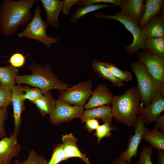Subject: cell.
<instances>
[{"label": "cell", "mask_w": 164, "mask_h": 164, "mask_svg": "<svg viewBox=\"0 0 164 164\" xmlns=\"http://www.w3.org/2000/svg\"><path fill=\"white\" fill-rule=\"evenodd\" d=\"M94 73H97L100 78L108 80L113 85L121 87L123 85L122 81L115 77L110 70L97 60H94L92 62Z\"/></svg>", "instance_id": "cell-22"}, {"label": "cell", "mask_w": 164, "mask_h": 164, "mask_svg": "<svg viewBox=\"0 0 164 164\" xmlns=\"http://www.w3.org/2000/svg\"><path fill=\"white\" fill-rule=\"evenodd\" d=\"M112 164H129L128 162L120 159L119 157H116L113 161Z\"/></svg>", "instance_id": "cell-41"}, {"label": "cell", "mask_w": 164, "mask_h": 164, "mask_svg": "<svg viewBox=\"0 0 164 164\" xmlns=\"http://www.w3.org/2000/svg\"><path fill=\"white\" fill-rule=\"evenodd\" d=\"M68 159L63 150L62 144L56 145L53 150L51 157L47 164H58Z\"/></svg>", "instance_id": "cell-32"}, {"label": "cell", "mask_w": 164, "mask_h": 164, "mask_svg": "<svg viewBox=\"0 0 164 164\" xmlns=\"http://www.w3.org/2000/svg\"><path fill=\"white\" fill-rule=\"evenodd\" d=\"M23 87L20 84L15 85L12 89V104L13 109L14 130V135L18 139L21 124V114L25 109Z\"/></svg>", "instance_id": "cell-13"}, {"label": "cell", "mask_w": 164, "mask_h": 164, "mask_svg": "<svg viewBox=\"0 0 164 164\" xmlns=\"http://www.w3.org/2000/svg\"><path fill=\"white\" fill-rule=\"evenodd\" d=\"M29 69L30 74L17 75L16 83L21 85L25 84L37 87L43 94L47 93L53 89H56L61 92L69 87L68 84L61 81L55 74L49 63L42 67L34 62L30 64Z\"/></svg>", "instance_id": "cell-2"}, {"label": "cell", "mask_w": 164, "mask_h": 164, "mask_svg": "<svg viewBox=\"0 0 164 164\" xmlns=\"http://www.w3.org/2000/svg\"><path fill=\"white\" fill-rule=\"evenodd\" d=\"M155 122L154 128L164 132V115H160Z\"/></svg>", "instance_id": "cell-39"}, {"label": "cell", "mask_w": 164, "mask_h": 164, "mask_svg": "<svg viewBox=\"0 0 164 164\" xmlns=\"http://www.w3.org/2000/svg\"><path fill=\"white\" fill-rule=\"evenodd\" d=\"M91 79L82 81L60 92L58 98L71 105L83 106L92 93Z\"/></svg>", "instance_id": "cell-7"}, {"label": "cell", "mask_w": 164, "mask_h": 164, "mask_svg": "<svg viewBox=\"0 0 164 164\" xmlns=\"http://www.w3.org/2000/svg\"><path fill=\"white\" fill-rule=\"evenodd\" d=\"M133 126L135 133L129 137L128 144L126 150L121 152L119 158L130 164L132 157H135L137 154L138 149L145 133L149 130L145 125L144 121L142 117L137 116Z\"/></svg>", "instance_id": "cell-9"}, {"label": "cell", "mask_w": 164, "mask_h": 164, "mask_svg": "<svg viewBox=\"0 0 164 164\" xmlns=\"http://www.w3.org/2000/svg\"><path fill=\"white\" fill-rule=\"evenodd\" d=\"M153 149L164 150V132L155 128L145 132L143 136Z\"/></svg>", "instance_id": "cell-25"}, {"label": "cell", "mask_w": 164, "mask_h": 164, "mask_svg": "<svg viewBox=\"0 0 164 164\" xmlns=\"http://www.w3.org/2000/svg\"><path fill=\"white\" fill-rule=\"evenodd\" d=\"M79 0H64L62 1V12L68 15L71 8L74 5L78 3Z\"/></svg>", "instance_id": "cell-37"}, {"label": "cell", "mask_w": 164, "mask_h": 164, "mask_svg": "<svg viewBox=\"0 0 164 164\" xmlns=\"http://www.w3.org/2000/svg\"><path fill=\"white\" fill-rule=\"evenodd\" d=\"M102 3L108 4L111 3L119 6L122 9L124 5V0H80L78 3L80 6L84 7L94 4Z\"/></svg>", "instance_id": "cell-34"}, {"label": "cell", "mask_w": 164, "mask_h": 164, "mask_svg": "<svg viewBox=\"0 0 164 164\" xmlns=\"http://www.w3.org/2000/svg\"><path fill=\"white\" fill-rule=\"evenodd\" d=\"M145 1L144 12L138 24L140 28L151 18L156 15H159L164 2L163 0H146Z\"/></svg>", "instance_id": "cell-20"}, {"label": "cell", "mask_w": 164, "mask_h": 164, "mask_svg": "<svg viewBox=\"0 0 164 164\" xmlns=\"http://www.w3.org/2000/svg\"><path fill=\"white\" fill-rule=\"evenodd\" d=\"M113 118L111 108L109 105H106L86 109L84 111L80 121L84 123L87 119H101L104 122L111 123Z\"/></svg>", "instance_id": "cell-18"}, {"label": "cell", "mask_w": 164, "mask_h": 164, "mask_svg": "<svg viewBox=\"0 0 164 164\" xmlns=\"http://www.w3.org/2000/svg\"><path fill=\"white\" fill-rule=\"evenodd\" d=\"M26 61L25 57L22 53L17 52L14 53L10 57L9 62L12 66L18 69L24 66Z\"/></svg>", "instance_id": "cell-35"}, {"label": "cell", "mask_w": 164, "mask_h": 164, "mask_svg": "<svg viewBox=\"0 0 164 164\" xmlns=\"http://www.w3.org/2000/svg\"><path fill=\"white\" fill-rule=\"evenodd\" d=\"M62 141L63 150L68 159L78 158L86 164H91L89 159L79 149L77 145V139L72 133L62 135Z\"/></svg>", "instance_id": "cell-16"}, {"label": "cell", "mask_w": 164, "mask_h": 164, "mask_svg": "<svg viewBox=\"0 0 164 164\" xmlns=\"http://www.w3.org/2000/svg\"><path fill=\"white\" fill-rule=\"evenodd\" d=\"M22 87L24 94L22 97L24 100H28L33 103L43 95L41 91L38 88H30L26 85Z\"/></svg>", "instance_id": "cell-31"}, {"label": "cell", "mask_w": 164, "mask_h": 164, "mask_svg": "<svg viewBox=\"0 0 164 164\" xmlns=\"http://www.w3.org/2000/svg\"><path fill=\"white\" fill-rule=\"evenodd\" d=\"M46 14V22L47 25L57 29L59 26L58 17L62 10V1L61 0H40Z\"/></svg>", "instance_id": "cell-17"}, {"label": "cell", "mask_w": 164, "mask_h": 164, "mask_svg": "<svg viewBox=\"0 0 164 164\" xmlns=\"http://www.w3.org/2000/svg\"><path fill=\"white\" fill-rule=\"evenodd\" d=\"M91 97L84 105V108L89 109L109 105L113 97L106 84H99L92 91Z\"/></svg>", "instance_id": "cell-14"}, {"label": "cell", "mask_w": 164, "mask_h": 164, "mask_svg": "<svg viewBox=\"0 0 164 164\" xmlns=\"http://www.w3.org/2000/svg\"><path fill=\"white\" fill-rule=\"evenodd\" d=\"M56 100L51 93L48 92L43 94L42 96L33 103L35 104L43 116L50 115L55 107Z\"/></svg>", "instance_id": "cell-21"}, {"label": "cell", "mask_w": 164, "mask_h": 164, "mask_svg": "<svg viewBox=\"0 0 164 164\" xmlns=\"http://www.w3.org/2000/svg\"><path fill=\"white\" fill-rule=\"evenodd\" d=\"M164 110V96L159 90L153 96L151 103L147 107L139 106L138 114L143 118L146 125L155 122Z\"/></svg>", "instance_id": "cell-10"}, {"label": "cell", "mask_w": 164, "mask_h": 164, "mask_svg": "<svg viewBox=\"0 0 164 164\" xmlns=\"http://www.w3.org/2000/svg\"><path fill=\"white\" fill-rule=\"evenodd\" d=\"M143 50L164 59V37L145 39Z\"/></svg>", "instance_id": "cell-23"}, {"label": "cell", "mask_w": 164, "mask_h": 164, "mask_svg": "<svg viewBox=\"0 0 164 164\" xmlns=\"http://www.w3.org/2000/svg\"><path fill=\"white\" fill-rule=\"evenodd\" d=\"M8 118L7 107H6L0 109V139L6 135L4 124L5 121Z\"/></svg>", "instance_id": "cell-36"}, {"label": "cell", "mask_w": 164, "mask_h": 164, "mask_svg": "<svg viewBox=\"0 0 164 164\" xmlns=\"http://www.w3.org/2000/svg\"><path fill=\"white\" fill-rule=\"evenodd\" d=\"M38 0H4L0 4L1 34L14 35L20 26L27 25L32 18L30 10Z\"/></svg>", "instance_id": "cell-1"}, {"label": "cell", "mask_w": 164, "mask_h": 164, "mask_svg": "<svg viewBox=\"0 0 164 164\" xmlns=\"http://www.w3.org/2000/svg\"><path fill=\"white\" fill-rule=\"evenodd\" d=\"M19 72L18 69L10 65L0 66V83L12 89L16 83V78Z\"/></svg>", "instance_id": "cell-24"}, {"label": "cell", "mask_w": 164, "mask_h": 164, "mask_svg": "<svg viewBox=\"0 0 164 164\" xmlns=\"http://www.w3.org/2000/svg\"><path fill=\"white\" fill-rule=\"evenodd\" d=\"M159 91L161 94L164 96V82L162 83Z\"/></svg>", "instance_id": "cell-42"}, {"label": "cell", "mask_w": 164, "mask_h": 164, "mask_svg": "<svg viewBox=\"0 0 164 164\" xmlns=\"http://www.w3.org/2000/svg\"><path fill=\"white\" fill-rule=\"evenodd\" d=\"M115 6L105 3H97L82 7H77L76 12L70 17L69 21L72 23H76L79 19L88 13L103 8Z\"/></svg>", "instance_id": "cell-26"}, {"label": "cell", "mask_w": 164, "mask_h": 164, "mask_svg": "<svg viewBox=\"0 0 164 164\" xmlns=\"http://www.w3.org/2000/svg\"><path fill=\"white\" fill-rule=\"evenodd\" d=\"M102 63L114 76L121 81L128 82L132 80V75L129 72L122 70L112 63L102 62Z\"/></svg>", "instance_id": "cell-27"}, {"label": "cell", "mask_w": 164, "mask_h": 164, "mask_svg": "<svg viewBox=\"0 0 164 164\" xmlns=\"http://www.w3.org/2000/svg\"><path fill=\"white\" fill-rule=\"evenodd\" d=\"M85 128L89 132H92L96 130L100 125L98 119H89L85 120Z\"/></svg>", "instance_id": "cell-38"}, {"label": "cell", "mask_w": 164, "mask_h": 164, "mask_svg": "<svg viewBox=\"0 0 164 164\" xmlns=\"http://www.w3.org/2000/svg\"><path fill=\"white\" fill-rule=\"evenodd\" d=\"M94 15L97 18L117 20L122 24L132 33L133 41L131 44L125 47L126 53L132 54L140 49L143 50L145 39L142 35L141 29L137 23L121 10L114 13L112 15H104L99 12L95 13Z\"/></svg>", "instance_id": "cell-5"}, {"label": "cell", "mask_w": 164, "mask_h": 164, "mask_svg": "<svg viewBox=\"0 0 164 164\" xmlns=\"http://www.w3.org/2000/svg\"><path fill=\"white\" fill-rule=\"evenodd\" d=\"M141 29L142 35L145 39L164 37V16H155Z\"/></svg>", "instance_id": "cell-15"}, {"label": "cell", "mask_w": 164, "mask_h": 164, "mask_svg": "<svg viewBox=\"0 0 164 164\" xmlns=\"http://www.w3.org/2000/svg\"><path fill=\"white\" fill-rule=\"evenodd\" d=\"M143 0H124L121 11L138 25L143 14L145 4Z\"/></svg>", "instance_id": "cell-19"}, {"label": "cell", "mask_w": 164, "mask_h": 164, "mask_svg": "<svg viewBox=\"0 0 164 164\" xmlns=\"http://www.w3.org/2000/svg\"><path fill=\"white\" fill-rule=\"evenodd\" d=\"M158 158L156 164H164V150H157Z\"/></svg>", "instance_id": "cell-40"}, {"label": "cell", "mask_w": 164, "mask_h": 164, "mask_svg": "<svg viewBox=\"0 0 164 164\" xmlns=\"http://www.w3.org/2000/svg\"><path fill=\"white\" fill-rule=\"evenodd\" d=\"M41 11L40 6L36 8L31 20L23 30L17 34V36L20 38L25 37L39 41L50 48L52 44L56 43L58 38L47 34L46 29L48 25L42 18Z\"/></svg>", "instance_id": "cell-6"}, {"label": "cell", "mask_w": 164, "mask_h": 164, "mask_svg": "<svg viewBox=\"0 0 164 164\" xmlns=\"http://www.w3.org/2000/svg\"><path fill=\"white\" fill-rule=\"evenodd\" d=\"M130 66L137 80L140 105L147 107L151 103L153 96L159 90L162 82L152 76L141 62L131 61Z\"/></svg>", "instance_id": "cell-4"}, {"label": "cell", "mask_w": 164, "mask_h": 164, "mask_svg": "<svg viewBox=\"0 0 164 164\" xmlns=\"http://www.w3.org/2000/svg\"><path fill=\"white\" fill-rule=\"evenodd\" d=\"M18 164H47L48 161L43 155H38L34 149L30 150L27 158L21 162L17 160Z\"/></svg>", "instance_id": "cell-30"}, {"label": "cell", "mask_w": 164, "mask_h": 164, "mask_svg": "<svg viewBox=\"0 0 164 164\" xmlns=\"http://www.w3.org/2000/svg\"><path fill=\"white\" fill-rule=\"evenodd\" d=\"M138 57L139 61L144 64L152 76L164 82V59L144 52L138 53Z\"/></svg>", "instance_id": "cell-11"}, {"label": "cell", "mask_w": 164, "mask_h": 164, "mask_svg": "<svg viewBox=\"0 0 164 164\" xmlns=\"http://www.w3.org/2000/svg\"><path fill=\"white\" fill-rule=\"evenodd\" d=\"M17 139L12 134L0 140V164H11L12 159L18 155L21 145L18 143Z\"/></svg>", "instance_id": "cell-12"}, {"label": "cell", "mask_w": 164, "mask_h": 164, "mask_svg": "<svg viewBox=\"0 0 164 164\" xmlns=\"http://www.w3.org/2000/svg\"><path fill=\"white\" fill-rule=\"evenodd\" d=\"M1 13L0 9V34L1 33Z\"/></svg>", "instance_id": "cell-43"}, {"label": "cell", "mask_w": 164, "mask_h": 164, "mask_svg": "<svg viewBox=\"0 0 164 164\" xmlns=\"http://www.w3.org/2000/svg\"><path fill=\"white\" fill-rule=\"evenodd\" d=\"M12 89L0 83V109L12 104Z\"/></svg>", "instance_id": "cell-29"}, {"label": "cell", "mask_w": 164, "mask_h": 164, "mask_svg": "<svg viewBox=\"0 0 164 164\" xmlns=\"http://www.w3.org/2000/svg\"><path fill=\"white\" fill-rule=\"evenodd\" d=\"M153 149L150 145L143 147L139 153V159L136 164H154L151 160Z\"/></svg>", "instance_id": "cell-33"}, {"label": "cell", "mask_w": 164, "mask_h": 164, "mask_svg": "<svg viewBox=\"0 0 164 164\" xmlns=\"http://www.w3.org/2000/svg\"><path fill=\"white\" fill-rule=\"evenodd\" d=\"M84 108L83 106H72L58 99L56 100L54 109L50 115V122L53 125H57L74 119L80 118Z\"/></svg>", "instance_id": "cell-8"}, {"label": "cell", "mask_w": 164, "mask_h": 164, "mask_svg": "<svg viewBox=\"0 0 164 164\" xmlns=\"http://www.w3.org/2000/svg\"><path fill=\"white\" fill-rule=\"evenodd\" d=\"M140 101L139 94L135 87L121 95L113 96L111 107L113 117L128 127L133 126L138 114Z\"/></svg>", "instance_id": "cell-3"}, {"label": "cell", "mask_w": 164, "mask_h": 164, "mask_svg": "<svg viewBox=\"0 0 164 164\" xmlns=\"http://www.w3.org/2000/svg\"><path fill=\"white\" fill-rule=\"evenodd\" d=\"M14 164H18V162H17V160L15 161Z\"/></svg>", "instance_id": "cell-44"}, {"label": "cell", "mask_w": 164, "mask_h": 164, "mask_svg": "<svg viewBox=\"0 0 164 164\" xmlns=\"http://www.w3.org/2000/svg\"><path fill=\"white\" fill-rule=\"evenodd\" d=\"M117 129V126L112 125L110 123L104 122L103 124L99 125L95 130L94 134L97 138L98 143H100L104 137L110 138L111 136V131Z\"/></svg>", "instance_id": "cell-28"}]
</instances>
